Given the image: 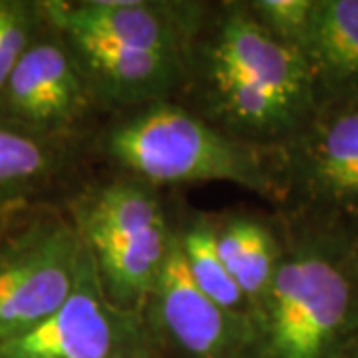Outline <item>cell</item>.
<instances>
[{
    "label": "cell",
    "mask_w": 358,
    "mask_h": 358,
    "mask_svg": "<svg viewBox=\"0 0 358 358\" xmlns=\"http://www.w3.org/2000/svg\"><path fill=\"white\" fill-rule=\"evenodd\" d=\"M115 358H150V357H148V352H134V355H122V357H115Z\"/></svg>",
    "instance_id": "18"
},
{
    "label": "cell",
    "mask_w": 358,
    "mask_h": 358,
    "mask_svg": "<svg viewBox=\"0 0 358 358\" xmlns=\"http://www.w3.org/2000/svg\"><path fill=\"white\" fill-rule=\"evenodd\" d=\"M215 243L221 261L249 299L257 319L281 261L279 237L259 217L231 215L215 223Z\"/></svg>",
    "instance_id": "11"
},
{
    "label": "cell",
    "mask_w": 358,
    "mask_h": 358,
    "mask_svg": "<svg viewBox=\"0 0 358 358\" xmlns=\"http://www.w3.org/2000/svg\"><path fill=\"white\" fill-rule=\"evenodd\" d=\"M86 247L72 221L34 219L0 247V346L30 333L72 296Z\"/></svg>",
    "instance_id": "5"
},
{
    "label": "cell",
    "mask_w": 358,
    "mask_h": 358,
    "mask_svg": "<svg viewBox=\"0 0 358 358\" xmlns=\"http://www.w3.org/2000/svg\"><path fill=\"white\" fill-rule=\"evenodd\" d=\"M145 310L150 336L179 358L255 357V320L219 307L195 285L178 231Z\"/></svg>",
    "instance_id": "6"
},
{
    "label": "cell",
    "mask_w": 358,
    "mask_h": 358,
    "mask_svg": "<svg viewBox=\"0 0 358 358\" xmlns=\"http://www.w3.org/2000/svg\"><path fill=\"white\" fill-rule=\"evenodd\" d=\"M6 112L26 128L56 134L76 126L94 102L66 42L34 38L0 92Z\"/></svg>",
    "instance_id": "9"
},
{
    "label": "cell",
    "mask_w": 358,
    "mask_h": 358,
    "mask_svg": "<svg viewBox=\"0 0 358 358\" xmlns=\"http://www.w3.org/2000/svg\"><path fill=\"white\" fill-rule=\"evenodd\" d=\"M348 271H350V275H352V279L358 281V243L352 247V251L348 253Z\"/></svg>",
    "instance_id": "17"
},
{
    "label": "cell",
    "mask_w": 358,
    "mask_h": 358,
    "mask_svg": "<svg viewBox=\"0 0 358 358\" xmlns=\"http://www.w3.org/2000/svg\"><path fill=\"white\" fill-rule=\"evenodd\" d=\"M72 213L106 296L120 310L143 315L173 239L157 195L126 176L84 193Z\"/></svg>",
    "instance_id": "4"
},
{
    "label": "cell",
    "mask_w": 358,
    "mask_h": 358,
    "mask_svg": "<svg viewBox=\"0 0 358 358\" xmlns=\"http://www.w3.org/2000/svg\"><path fill=\"white\" fill-rule=\"evenodd\" d=\"M336 358H358V331L346 341V345L341 348Z\"/></svg>",
    "instance_id": "16"
},
{
    "label": "cell",
    "mask_w": 358,
    "mask_h": 358,
    "mask_svg": "<svg viewBox=\"0 0 358 358\" xmlns=\"http://www.w3.org/2000/svg\"><path fill=\"white\" fill-rule=\"evenodd\" d=\"M305 56L320 103L358 98V0H319Z\"/></svg>",
    "instance_id": "10"
},
{
    "label": "cell",
    "mask_w": 358,
    "mask_h": 358,
    "mask_svg": "<svg viewBox=\"0 0 358 358\" xmlns=\"http://www.w3.org/2000/svg\"><path fill=\"white\" fill-rule=\"evenodd\" d=\"M179 245L195 285L219 307L233 315L255 320V310L249 299L231 277V273L221 261L215 243V221L197 215L183 229L178 231Z\"/></svg>",
    "instance_id": "12"
},
{
    "label": "cell",
    "mask_w": 358,
    "mask_h": 358,
    "mask_svg": "<svg viewBox=\"0 0 358 358\" xmlns=\"http://www.w3.org/2000/svg\"><path fill=\"white\" fill-rule=\"evenodd\" d=\"M34 10L22 2L0 0V92L34 40Z\"/></svg>",
    "instance_id": "15"
},
{
    "label": "cell",
    "mask_w": 358,
    "mask_h": 358,
    "mask_svg": "<svg viewBox=\"0 0 358 358\" xmlns=\"http://www.w3.org/2000/svg\"><path fill=\"white\" fill-rule=\"evenodd\" d=\"M54 150L26 131L0 126V201L24 195L54 169Z\"/></svg>",
    "instance_id": "13"
},
{
    "label": "cell",
    "mask_w": 358,
    "mask_h": 358,
    "mask_svg": "<svg viewBox=\"0 0 358 358\" xmlns=\"http://www.w3.org/2000/svg\"><path fill=\"white\" fill-rule=\"evenodd\" d=\"M197 110L233 140L265 150L285 148L319 112L307 56L267 32L247 2L221 4L203 18L187 62Z\"/></svg>",
    "instance_id": "1"
},
{
    "label": "cell",
    "mask_w": 358,
    "mask_h": 358,
    "mask_svg": "<svg viewBox=\"0 0 358 358\" xmlns=\"http://www.w3.org/2000/svg\"><path fill=\"white\" fill-rule=\"evenodd\" d=\"M102 150L126 176L145 185L227 181L275 195L281 187L268 150L233 140L181 106H141L103 134Z\"/></svg>",
    "instance_id": "2"
},
{
    "label": "cell",
    "mask_w": 358,
    "mask_h": 358,
    "mask_svg": "<svg viewBox=\"0 0 358 358\" xmlns=\"http://www.w3.org/2000/svg\"><path fill=\"white\" fill-rule=\"evenodd\" d=\"M152 343L143 315L120 310L106 296L86 249L72 296L36 329L0 346V358H115L148 352Z\"/></svg>",
    "instance_id": "7"
},
{
    "label": "cell",
    "mask_w": 358,
    "mask_h": 358,
    "mask_svg": "<svg viewBox=\"0 0 358 358\" xmlns=\"http://www.w3.org/2000/svg\"><path fill=\"white\" fill-rule=\"evenodd\" d=\"M320 110L303 134L281 148L294 189L327 213L358 217V98Z\"/></svg>",
    "instance_id": "8"
},
{
    "label": "cell",
    "mask_w": 358,
    "mask_h": 358,
    "mask_svg": "<svg viewBox=\"0 0 358 358\" xmlns=\"http://www.w3.org/2000/svg\"><path fill=\"white\" fill-rule=\"evenodd\" d=\"M348 259L305 239L282 247L257 317L253 358H336L358 331Z\"/></svg>",
    "instance_id": "3"
},
{
    "label": "cell",
    "mask_w": 358,
    "mask_h": 358,
    "mask_svg": "<svg viewBox=\"0 0 358 358\" xmlns=\"http://www.w3.org/2000/svg\"><path fill=\"white\" fill-rule=\"evenodd\" d=\"M319 0H253L247 2L261 26L282 44L305 54L315 28Z\"/></svg>",
    "instance_id": "14"
}]
</instances>
